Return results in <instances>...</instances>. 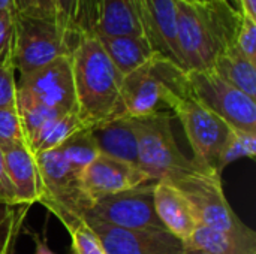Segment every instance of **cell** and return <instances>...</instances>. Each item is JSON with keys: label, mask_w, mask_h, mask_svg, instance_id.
Returning a JSON list of instances; mask_svg holds the SVG:
<instances>
[{"label": "cell", "mask_w": 256, "mask_h": 254, "mask_svg": "<svg viewBox=\"0 0 256 254\" xmlns=\"http://www.w3.org/2000/svg\"><path fill=\"white\" fill-rule=\"evenodd\" d=\"M176 9L182 69L212 70L216 58L236 43L243 13L225 0H176Z\"/></svg>", "instance_id": "1"}, {"label": "cell", "mask_w": 256, "mask_h": 254, "mask_svg": "<svg viewBox=\"0 0 256 254\" xmlns=\"http://www.w3.org/2000/svg\"><path fill=\"white\" fill-rule=\"evenodd\" d=\"M76 115L84 127L124 117L122 109L123 75L94 36H82L72 54Z\"/></svg>", "instance_id": "2"}, {"label": "cell", "mask_w": 256, "mask_h": 254, "mask_svg": "<svg viewBox=\"0 0 256 254\" xmlns=\"http://www.w3.org/2000/svg\"><path fill=\"white\" fill-rule=\"evenodd\" d=\"M14 18V67L20 76H26L58 57L72 55L84 36L78 30L64 28L57 18L22 13H15Z\"/></svg>", "instance_id": "3"}, {"label": "cell", "mask_w": 256, "mask_h": 254, "mask_svg": "<svg viewBox=\"0 0 256 254\" xmlns=\"http://www.w3.org/2000/svg\"><path fill=\"white\" fill-rule=\"evenodd\" d=\"M40 175L39 204L44 205L69 232L84 222L93 204L82 190L80 172L62 156L58 148L34 154Z\"/></svg>", "instance_id": "4"}, {"label": "cell", "mask_w": 256, "mask_h": 254, "mask_svg": "<svg viewBox=\"0 0 256 254\" xmlns=\"http://www.w3.org/2000/svg\"><path fill=\"white\" fill-rule=\"evenodd\" d=\"M164 105L172 111L183 126L194 151V163L206 172L218 174V160L231 127L206 108L190 91V87L172 91Z\"/></svg>", "instance_id": "5"}, {"label": "cell", "mask_w": 256, "mask_h": 254, "mask_svg": "<svg viewBox=\"0 0 256 254\" xmlns=\"http://www.w3.org/2000/svg\"><path fill=\"white\" fill-rule=\"evenodd\" d=\"M138 144V169L153 183L168 180L174 174L196 169L178 148L172 132V114L158 111L132 118ZM200 169V168H198Z\"/></svg>", "instance_id": "6"}, {"label": "cell", "mask_w": 256, "mask_h": 254, "mask_svg": "<svg viewBox=\"0 0 256 254\" xmlns=\"http://www.w3.org/2000/svg\"><path fill=\"white\" fill-rule=\"evenodd\" d=\"M189 87L188 73L154 54L146 64L123 78L122 109L124 117H146L160 111L165 97Z\"/></svg>", "instance_id": "7"}, {"label": "cell", "mask_w": 256, "mask_h": 254, "mask_svg": "<svg viewBox=\"0 0 256 254\" xmlns=\"http://www.w3.org/2000/svg\"><path fill=\"white\" fill-rule=\"evenodd\" d=\"M162 181L172 184L188 199L200 225L226 232H237L249 228L238 219L226 201L220 175L196 168L174 174Z\"/></svg>", "instance_id": "8"}, {"label": "cell", "mask_w": 256, "mask_h": 254, "mask_svg": "<svg viewBox=\"0 0 256 254\" xmlns=\"http://www.w3.org/2000/svg\"><path fill=\"white\" fill-rule=\"evenodd\" d=\"M192 94L236 130L256 133V102L213 70L186 72Z\"/></svg>", "instance_id": "9"}, {"label": "cell", "mask_w": 256, "mask_h": 254, "mask_svg": "<svg viewBox=\"0 0 256 254\" xmlns=\"http://www.w3.org/2000/svg\"><path fill=\"white\" fill-rule=\"evenodd\" d=\"M154 183L100 198L86 214L111 226L130 231H165L153 204Z\"/></svg>", "instance_id": "10"}, {"label": "cell", "mask_w": 256, "mask_h": 254, "mask_svg": "<svg viewBox=\"0 0 256 254\" xmlns=\"http://www.w3.org/2000/svg\"><path fill=\"white\" fill-rule=\"evenodd\" d=\"M16 91L24 93L58 114L76 112L72 55L58 57L16 79Z\"/></svg>", "instance_id": "11"}, {"label": "cell", "mask_w": 256, "mask_h": 254, "mask_svg": "<svg viewBox=\"0 0 256 254\" xmlns=\"http://www.w3.org/2000/svg\"><path fill=\"white\" fill-rule=\"evenodd\" d=\"M84 222L98 235L106 254H184L186 244L168 231L120 229L86 216Z\"/></svg>", "instance_id": "12"}, {"label": "cell", "mask_w": 256, "mask_h": 254, "mask_svg": "<svg viewBox=\"0 0 256 254\" xmlns=\"http://www.w3.org/2000/svg\"><path fill=\"white\" fill-rule=\"evenodd\" d=\"M81 186L92 204L150 181L136 166L99 154L80 175Z\"/></svg>", "instance_id": "13"}, {"label": "cell", "mask_w": 256, "mask_h": 254, "mask_svg": "<svg viewBox=\"0 0 256 254\" xmlns=\"http://www.w3.org/2000/svg\"><path fill=\"white\" fill-rule=\"evenodd\" d=\"M141 25L153 52L182 67L176 0H142Z\"/></svg>", "instance_id": "14"}, {"label": "cell", "mask_w": 256, "mask_h": 254, "mask_svg": "<svg viewBox=\"0 0 256 254\" xmlns=\"http://www.w3.org/2000/svg\"><path fill=\"white\" fill-rule=\"evenodd\" d=\"M153 204L165 231L188 244L200 225L188 199L168 181H158L153 189Z\"/></svg>", "instance_id": "15"}, {"label": "cell", "mask_w": 256, "mask_h": 254, "mask_svg": "<svg viewBox=\"0 0 256 254\" xmlns=\"http://www.w3.org/2000/svg\"><path fill=\"white\" fill-rule=\"evenodd\" d=\"M4 168L18 207L28 208L40 196V175L34 153L28 145L16 144L3 150Z\"/></svg>", "instance_id": "16"}, {"label": "cell", "mask_w": 256, "mask_h": 254, "mask_svg": "<svg viewBox=\"0 0 256 254\" xmlns=\"http://www.w3.org/2000/svg\"><path fill=\"white\" fill-rule=\"evenodd\" d=\"M88 129L99 154L138 168V144L130 117H116Z\"/></svg>", "instance_id": "17"}, {"label": "cell", "mask_w": 256, "mask_h": 254, "mask_svg": "<svg viewBox=\"0 0 256 254\" xmlns=\"http://www.w3.org/2000/svg\"><path fill=\"white\" fill-rule=\"evenodd\" d=\"M141 13L142 0H99L93 36H144Z\"/></svg>", "instance_id": "18"}, {"label": "cell", "mask_w": 256, "mask_h": 254, "mask_svg": "<svg viewBox=\"0 0 256 254\" xmlns=\"http://www.w3.org/2000/svg\"><path fill=\"white\" fill-rule=\"evenodd\" d=\"M186 246L204 254H256V232L250 228L226 232L198 225Z\"/></svg>", "instance_id": "19"}, {"label": "cell", "mask_w": 256, "mask_h": 254, "mask_svg": "<svg viewBox=\"0 0 256 254\" xmlns=\"http://www.w3.org/2000/svg\"><path fill=\"white\" fill-rule=\"evenodd\" d=\"M110 60L118 69V72L126 76L146 64L153 55V49L144 36H94Z\"/></svg>", "instance_id": "20"}, {"label": "cell", "mask_w": 256, "mask_h": 254, "mask_svg": "<svg viewBox=\"0 0 256 254\" xmlns=\"http://www.w3.org/2000/svg\"><path fill=\"white\" fill-rule=\"evenodd\" d=\"M212 70L250 99H256V64L249 61L236 45L226 48L216 58Z\"/></svg>", "instance_id": "21"}, {"label": "cell", "mask_w": 256, "mask_h": 254, "mask_svg": "<svg viewBox=\"0 0 256 254\" xmlns=\"http://www.w3.org/2000/svg\"><path fill=\"white\" fill-rule=\"evenodd\" d=\"M76 112H68L60 114L51 121H48L44 129L38 133V136L32 141L30 150L38 154L42 151H50L58 148L69 136H72L75 132L82 129Z\"/></svg>", "instance_id": "22"}, {"label": "cell", "mask_w": 256, "mask_h": 254, "mask_svg": "<svg viewBox=\"0 0 256 254\" xmlns=\"http://www.w3.org/2000/svg\"><path fill=\"white\" fill-rule=\"evenodd\" d=\"M58 151L62 153L64 160L80 174L99 156L88 127H82L72 136H69L58 147Z\"/></svg>", "instance_id": "23"}, {"label": "cell", "mask_w": 256, "mask_h": 254, "mask_svg": "<svg viewBox=\"0 0 256 254\" xmlns=\"http://www.w3.org/2000/svg\"><path fill=\"white\" fill-rule=\"evenodd\" d=\"M16 109H18L28 145L32 144V141L38 136V133L44 129V126L48 121L60 115L58 112L50 109L48 106L42 105L40 102L20 91H16Z\"/></svg>", "instance_id": "24"}, {"label": "cell", "mask_w": 256, "mask_h": 254, "mask_svg": "<svg viewBox=\"0 0 256 254\" xmlns=\"http://www.w3.org/2000/svg\"><path fill=\"white\" fill-rule=\"evenodd\" d=\"M250 159L255 160L256 157V133L236 130L231 127L230 135L222 147L218 160V172L222 175V171L238 159Z\"/></svg>", "instance_id": "25"}, {"label": "cell", "mask_w": 256, "mask_h": 254, "mask_svg": "<svg viewBox=\"0 0 256 254\" xmlns=\"http://www.w3.org/2000/svg\"><path fill=\"white\" fill-rule=\"evenodd\" d=\"M26 207H2L0 208V254H12L14 246L21 228Z\"/></svg>", "instance_id": "26"}, {"label": "cell", "mask_w": 256, "mask_h": 254, "mask_svg": "<svg viewBox=\"0 0 256 254\" xmlns=\"http://www.w3.org/2000/svg\"><path fill=\"white\" fill-rule=\"evenodd\" d=\"M16 144L28 145L18 109L0 108V148L4 150Z\"/></svg>", "instance_id": "27"}, {"label": "cell", "mask_w": 256, "mask_h": 254, "mask_svg": "<svg viewBox=\"0 0 256 254\" xmlns=\"http://www.w3.org/2000/svg\"><path fill=\"white\" fill-rule=\"evenodd\" d=\"M70 235V254H106L98 235L81 222L69 231Z\"/></svg>", "instance_id": "28"}, {"label": "cell", "mask_w": 256, "mask_h": 254, "mask_svg": "<svg viewBox=\"0 0 256 254\" xmlns=\"http://www.w3.org/2000/svg\"><path fill=\"white\" fill-rule=\"evenodd\" d=\"M15 13L0 12V64L14 66L15 43Z\"/></svg>", "instance_id": "29"}, {"label": "cell", "mask_w": 256, "mask_h": 254, "mask_svg": "<svg viewBox=\"0 0 256 254\" xmlns=\"http://www.w3.org/2000/svg\"><path fill=\"white\" fill-rule=\"evenodd\" d=\"M234 45L249 61L256 64V19L243 13Z\"/></svg>", "instance_id": "30"}, {"label": "cell", "mask_w": 256, "mask_h": 254, "mask_svg": "<svg viewBox=\"0 0 256 254\" xmlns=\"http://www.w3.org/2000/svg\"><path fill=\"white\" fill-rule=\"evenodd\" d=\"M0 108L16 109V78L12 64H0Z\"/></svg>", "instance_id": "31"}, {"label": "cell", "mask_w": 256, "mask_h": 254, "mask_svg": "<svg viewBox=\"0 0 256 254\" xmlns=\"http://www.w3.org/2000/svg\"><path fill=\"white\" fill-rule=\"evenodd\" d=\"M99 13V0H78L76 27L84 36H93Z\"/></svg>", "instance_id": "32"}, {"label": "cell", "mask_w": 256, "mask_h": 254, "mask_svg": "<svg viewBox=\"0 0 256 254\" xmlns=\"http://www.w3.org/2000/svg\"><path fill=\"white\" fill-rule=\"evenodd\" d=\"M15 13L30 16H56V0H14Z\"/></svg>", "instance_id": "33"}, {"label": "cell", "mask_w": 256, "mask_h": 254, "mask_svg": "<svg viewBox=\"0 0 256 254\" xmlns=\"http://www.w3.org/2000/svg\"><path fill=\"white\" fill-rule=\"evenodd\" d=\"M76 13H78V0H56L57 22L63 25L64 28L78 30Z\"/></svg>", "instance_id": "34"}, {"label": "cell", "mask_w": 256, "mask_h": 254, "mask_svg": "<svg viewBox=\"0 0 256 254\" xmlns=\"http://www.w3.org/2000/svg\"><path fill=\"white\" fill-rule=\"evenodd\" d=\"M0 207H18L15 202L14 190L6 175L3 150L0 148Z\"/></svg>", "instance_id": "35"}, {"label": "cell", "mask_w": 256, "mask_h": 254, "mask_svg": "<svg viewBox=\"0 0 256 254\" xmlns=\"http://www.w3.org/2000/svg\"><path fill=\"white\" fill-rule=\"evenodd\" d=\"M27 234L32 237V240H33V243H34V254H57L50 249V246L46 244V240H45V238H40L39 234H36V232H28V231H27Z\"/></svg>", "instance_id": "36"}, {"label": "cell", "mask_w": 256, "mask_h": 254, "mask_svg": "<svg viewBox=\"0 0 256 254\" xmlns=\"http://www.w3.org/2000/svg\"><path fill=\"white\" fill-rule=\"evenodd\" d=\"M238 1L242 6V12L256 19V0H238Z\"/></svg>", "instance_id": "37"}, {"label": "cell", "mask_w": 256, "mask_h": 254, "mask_svg": "<svg viewBox=\"0 0 256 254\" xmlns=\"http://www.w3.org/2000/svg\"><path fill=\"white\" fill-rule=\"evenodd\" d=\"M0 12H12V13H15L14 0H0Z\"/></svg>", "instance_id": "38"}, {"label": "cell", "mask_w": 256, "mask_h": 254, "mask_svg": "<svg viewBox=\"0 0 256 254\" xmlns=\"http://www.w3.org/2000/svg\"><path fill=\"white\" fill-rule=\"evenodd\" d=\"M230 6H232L236 10H238V12H242V6H240V1L238 0H225ZM243 13V12H242Z\"/></svg>", "instance_id": "39"}, {"label": "cell", "mask_w": 256, "mask_h": 254, "mask_svg": "<svg viewBox=\"0 0 256 254\" xmlns=\"http://www.w3.org/2000/svg\"><path fill=\"white\" fill-rule=\"evenodd\" d=\"M184 254H204V253H202V252H200V250H196V249H194V247H190V246H186Z\"/></svg>", "instance_id": "40"}, {"label": "cell", "mask_w": 256, "mask_h": 254, "mask_svg": "<svg viewBox=\"0 0 256 254\" xmlns=\"http://www.w3.org/2000/svg\"><path fill=\"white\" fill-rule=\"evenodd\" d=\"M183 1H189V3H194V1H196V0H183Z\"/></svg>", "instance_id": "41"}, {"label": "cell", "mask_w": 256, "mask_h": 254, "mask_svg": "<svg viewBox=\"0 0 256 254\" xmlns=\"http://www.w3.org/2000/svg\"><path fill=\"white\" fill-rule=\"evenodd\" d=\"M196 1H210V0H196Z\"/></svg>", "instance_id": "42"}, {"label": "cell", "mask_w": 256, "mask_h": 254, "mask_svg": "<svg viewBox=\"0 0 256 254\" xmlns=\"http://www.w3.org/2000/svg\"><path fill=\"white\" fill-rule=\"evenodd\" d=\"M0 208H2V207H0Z\"/></svg>", "instance_id": "43"}]
</instances>
